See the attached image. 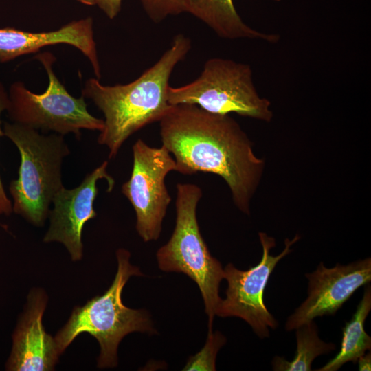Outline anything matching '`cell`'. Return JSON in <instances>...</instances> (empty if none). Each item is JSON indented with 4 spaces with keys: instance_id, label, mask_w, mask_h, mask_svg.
Wrapping results in <instances>:
<instances>
[{
    "instance_id": "obj_1",
    "label": "cell",
    "mask_w": 371,
    "mask_h": 371,
    "mask_svg": "<svg viewBox=\"0 0 371 371\" xmlns=\"http://www.w3.org/2000/svg\"><path fill=\"white\" fill-rule=\"evenodd\" d=\"M162 145L175 157V171L221 177L234 203L246 214L261 178L265 162L229 115L208 112L194 104L171 105L159 121Z\"/></svg>"
},
{
    "instance_id": "obj_2",
    "label": "cell",
    "mask_w": 371,
    "mask_h": 371,
    "mask_svg": "<svg viewBox=\"0 0 371 371\" xmlns=\"http://www.w3.org/2000/svg\"><path fill=\"white\" fill-rule=\"evenodd\" d=\"M191 49L190 38L176 35L159 59L131 82L104 85L99 79L86 80L82 91L104 114L98 144L106 146L114 158L124 142L145 126L159 122L170 104L167 100L169 80L179 62Z\"/></svg>"
},
{
    "instance_id": "obj_3",
    "label": "cell",
    "mask_w": 371,
    "mask_h": 371,
    "mask_svg": "<svg viewBox=\"0 0 371 371\" xmlns=\"http://www.w3.org/2000/svg\"><path fill=\"white\" fill-rule=\"evenodd\" d=\"M116 256L117 271L109 289L102 295L94 297L84 306L76 307L68 322L54 337L60 355L80 334L87 333L94 337L100 346L98 360L100 368L117 366L118 345L128 333H155L146 311L124 305L122 293L124 285L130 277L142 276V273L130 263L129 251L119 249Z\"/></svg>"
},
{
    "instance_id": "obj_4",
    "label": "cell",
    "mask_w": 371,
    "mask_h": 371,
    "mask_svg": "<svg viewBox=\"0 0 371 371\" xmlns=\"http://www.w3.org/2000/svg\"><path fill=\"white\" fill-rule=\"evenodd\" d=\"M3 131L21 155L19 177L10 186L12 210L32 225L43 226L53 198L63 187L61 166L69 147L62 135H42L17 123H5Z\"/></svg>"
},
{
    "instance_id": "obj_5",
    "label": "cell",
    "mask_w": 371,
    "mask_h": 371,
    "mask_svg": "<svg viewBox=\"0 0 371 371\" xmlns=\"http://www.w3.org/2000/svg\"><path fill=\"white\" fill-rule=\"evenodd\" d=\"M176 223L168 242L157 252L159 267L164 271L181 272L199 286L212 330L214 316L222 299L220 283L224 278L221 262L211 254L199 227L196 207L202 190L192 183H177Z\"/></svg>"
},
{
    "instance_id": "obj_6",
    "label": "cell",
    "mask_w": 371,
    "mask_h": 371,
    "mask_svg": "<svg viewBox=\"0 0 371 371\" xmlns=\"http://www.w3.org/2000/svg\"><path fill=\"white\" fill-rule=\"evenodd\" d=\"M167 100L170 105L194 104L216 114L234 113L265 122L273 117L270 102L255 88L249 65L226 58H210L196 79L169 87Z\"/></svg>"
},
{
    "instance_id": "obj_7",
    "label": "cell",
    "mask_w": 371,
    "mask_h": 371,
    "mask_svg": "<svg viewBox=\"0 0 371 371\" xmlns=\"http://www.w3.org/2000/svg\"><path fill=\"white\" fill-rule=\"evenodd\" d=\"M47 72L49 84L44 93H34L21 82L13 83L8 95L9 116L14 123L62 135H81L82 129L100 131L104 120L92 115L87 110L85 98H74L56 77L53 64L54 56L45 52L36 55Z\"/></svg>"
},
{
    "instance_id": "obj_8",
    "label": "cell",
    "mask_w": 371,
    "mask_h": 371,
    "mask_svg": "<svg viewBox=\"0 0 371 371\" xmlns=\"http://www.w3.org/2000/svg\"><path fill=\"white\" fill-rule=\"evenodd\" d=\"M133 155L132 172L122 192L134 208L139 236L144 242L156 240L171 202L165 179L175 171V161L164 146L151 147L141 139L133 144Z\"/></svg>"
},
{
    "instance_id": "obj_9",
    "label": "cell",
    "mask_w": 371,
    "mask_h": 371,
    "mask_svg": "<svg viewBox=\"0 0 371 371\" xmlns=\"http://www.w3.org/2000/svg\"><path fill=\"white\" fill-rule=\"evenodd\" d=\"M258 234L262 247L259 263L246 271L236 268L232 263L223 269L228 286L216 315L240 317L249 324L258 337L264 339L269 337V328L274 330L278 326L265 304V289L278 262L292 251L291 247L300 237L296 235L291 240L286 238L283 251L274 256L270 254V250L276 245L275 239L264 232Z\"/></svg>"
},
{
    "instance_id": "obj_10",
    "label": "cell",
    "mask_w": 371,
    "mask_h": 371,
    "mask_svg": "<svg viewBox=\"0 0 371 371\" xmlns=\"http://www.w3.org/2000/svg\"><path fill=\"white\" fill-rule=\"evenodd\" d=\"M308 296L287 319L286 331L311 322L317 317L333 315L354 293L371 281V259L367 258L332 268L320 262L312 273H306Z\"/></svg>"
},
{
    "instance_id": "obj_11",
    "label": "cell",
    "mask_w": 371,
    "mask_h": 371,
    "mask_svg": "<svg viewBox=\"0 0 371 371\" xmlns=\"http://www.w3.org/2000/svg\"><path fill=\"white\" fill-rule=\"evenodd\" d=\"M108 161L86 175L79 186L73 189L64 186L52 200L54 208L49 211L50 225L45 234V243L59 242L67 249L72 260H79L82 256V232L87 221L97 214L93 202L98 195L97 182L104 179L107 181V192L115 186L114 179L106 172Z\"/></svg>"
},
{
    "instance_id": "obj_12",
    "label": "cell",
    "mask_w": 371,
    "mask_h": 371,
    "mask_svg": "<svg viewBox=\"0 0 371 371\" xmlns=\"http://www.w3.org/2000/svg\"><path fill=\"white\" fill-rule=\"evenodd\" d=\"M45 291H30L25 313L12 336V348L6 363L11 371H45L54 369L58 361L54 338L47 334L42 317L47 305Z\"/></svg>"
},
{
    "instance_id": "obj_13",
    "label": "cell",
    "mask_w": 371,
    "mask_h": 371,
    "mask_svg": "<svg viewBox=\"0 0 371 371\" xmlns=\"http://www.w3.org/2000/svg\"><path fill=\"white\" fill-rule=\"evenodd\" d=\"M56 44H67L79 49L89 59L96 78H100L93 19L90 16L73 21L49 32H31L9 27L0 29V62L35 53L45 46Z\"/></svg>"
},
{
    "instance_id": "obj_14",
    "label": "cell",
    "mask_w": 371,
    "mask_h": 371,
    "mask_svg": "<svg viewBox=\"0 0 371 371\" xmlns=\"http://www.w3.org/2000/svg\"><path fill=\"white\" fill-rule=\"evenodd\" d=\"M186 12L200 19L223 38H254L273 43L279 38L249 27L238 15L232 0H187Z\"/></svg>"
},
{
    "instance_id": "obj_15",
    "label": "cell",
    "mask_w": 371,
    "mask_h": 371,
    "mask_svg": "<svg viewBox=\"0 0 371 371\" xmlns=\"http://www.w3.org/2000/svg\"><path fill=\"white\" fill-rule=\"evenodd\" d=\"M371 310V288L367 285L363 297L351 319L343 328L341 349L337 355L317 371H336L344 363H356L359 357L371 348V337L365 331L364 323Z\"/></svg>"
},
{
    "instance_id": "obj_16",
    "label": "cell",
    "mask_w": 371,
    "mask_h": 371,
    "mask_svg": "<svg viewBox=\"0 0 371 371\" xmlns=\"http://www.w3.org/2000/svg\"><path fill=\"white\" fill-rule=\"evenodd\" d=\"M297 350L294 358L289 361L282 357L275 356L272 360L275 371H310L314 359L335 349L333 343L322 341L314 321L295 328Z\"/></svg>"
},
{
    "instance_id": "obj_17",
    "label": "cell",
    "mask_w": 371,
    "mask_h": 371,
    "mask_svg": "<svg viewBox=\"0 0 371 371\" xmlns=\"http://www.w3.org/2000/svg\"><path fill=\"white\" fill-rule=\"evenodd\" d=\"M225 342L226 338L220 332L208 331L205 346L194 356L190 357L183 370H216V355Z\"/></svg>"
},
{
    "instance_id": "obj_18",
    "label": "cell",
    "mask_w": 371,
    "mask_h": 371,
    "mask_svg": "<svg viewBox=\"0 0 371 371\" xmlns=\"http://www.w3.org/2000/svg\"><path fill=\"white\" fill-rule=\"evenodd\" d=\"M149 18L159 23L168 16L186 12L187 0H139Z\"/></svg>"
},
{
    "instance_id": "obj_19",
    "label": "cell",
    "mask_w": 371,
    "mask_h": 371,
    "mask_svg": "<svg viewBox=\"0 0 371 371\" xmlns=\"http://www.w3.org/2000/svg\"><path fill=\"white\" fill-rule=\"evenodd\" d=\"M9 105L8 95L6 93L3 85L0 82V115L2 111L7 110ZM4 133L1 128L0 120V137ZM12 211L11 201L7 197L3 186L0 177V214L10 215Z\"/></svg>"
},
{
    "instance_id": "obj_20",
    "label": "cell",
    "mask_w": 371,
    "mask_h": 371,
    "mask_svg": "<svg viewBox=\"0 0 371 371\" xmlns=\"http://www.w3.org/2000/svg\"><path fill=\"white\" fill-rule=\"evenodd\" d=\"M122 0H95V5L110 19H113L120 12Z\"/></svg>"
},
{
    "instance_id": "obj_21",
    "label": "cell",
    "mask_w": 371,
    "mask_h": 371,
    "mask_svg": "<svg viewBox=\"0 0 371 371\" xmlns=\"http://www.w3.org/2000/svg\"><path fill=\"white\" fill-rule=\"evenodd\" d=\"M357 362L359 371H366L371 370V354L365 353L359 357Z\"/></svg>"
},
{
    "instance_id": "obj_22",
    "label": "cell",
    "mask_w": 371,
    "mask_h": 371,
    "mask_svg": "<svg viewBox=\"0 0 371 371\" xmlns=\"http://www.w3.org/2000/svg\"><path fill=\"white\" fill-rule=\"evenodd\" d=\"M76 1L87 5H95V0H76Z\"/></svg>"
},
{
    "instance_id": "obj_23",
    "label": "cell",
    "mask_w": 371,
    "mask_h": 371,
    "mask_svg": "<svg viewBox=\"0 0 371 371\" xmlns=\"http://www.w3.org/2000/svg\"><path fill=\"white\" fill-rule=\"evenodd\" d=\"M274 1H281V0H274Z\"/></svg>"
}]
</instances>
